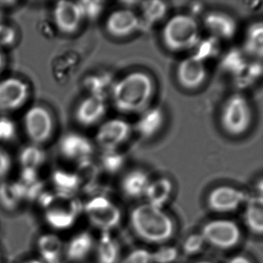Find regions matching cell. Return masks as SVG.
Instances as JSON below:
<instances>
[{
  "mask_svg": "<svg viewBox=\"0 0 263 263\" xmlns=\"http://www.w3.org/2000/svg\"><path fill=\"white\" fill-rule=\"evenodd\" d=\"M245 224L252 233L261 235L263 232V196L256 195L246 202Z\"/></svg>",
  "mask_w": 263,
  "mask_h": 263,
  "instance_id": "cell-20",
  "label": "cell"
},
{
  "mask_svg": "<svg viewBox=\"0 0 263 263\" xmlns=\"http://www.w3.org/2000/svg\"><path fill=\"white\" fill-rule=\"evenodd\" d=\"M227 263H252V261L245 255H238L231 258Z\"/></svg>",
  "mask_w": 263,
  "mask_h": 263,
  "instance_id": "cell-38",
  "label": "cell"
},
{
  "mask_svg": "<svg viewBox=\"0 0 263 263\" xmlns=\"http://www.w3.org/2000/svg\"><path fill=\"white\" fill-rule=\"evenodd\" d=\"M204 26L209 35L218 41L232 39L237 31L235 20L221 12L209 13L204 19Z\"/></svg>",
  "mask_w": 263,
  "mask_h": 263,
  "instance_id": "cell-15",
  "label": "cell"
},
{
  "mask_svg": "<svg viewBox=\"0 0 263 263\" xmlns=\"http://www.w3.org/2000/svg\"><path fill=\"white\" fill-rule=\"evenodd\" d=\"M29 87L22 80L10 78L0 82V111H12L27 101Z\"/></svg>",
  "mask_w": 263,
  "mask_h": 263,
  "instance_id": "cell-10",
  "label": "cell"
},
{
  "mask_svg": "<svg viewBox=\"0 0 263 263\" xmlns=\"http://www.w3.org/2000/svg\"><path fill=\"white\" fill-rule=\"evenodd\" d=\"M218 41L211 36L205 39L200 38L196 45L192 49L194 52L192 56L204 63L207 60L215 58L219 52Z\"/></svg>",
  "mask_w": 263,
  "mask_h": 263,
  "instance_id": "cell-26",
  "label": "cell"
},
{
  "mask_svg": "<svg viewBox=\"0 0 263 263\" xmlns=\"http://www.w3.org/2000/svg\"><path fill=\"white\" fill-rule=\"evenodd\" d=\"M250 104L245 97L232 95L224 103L221 114V123L229 135L239 136L247 132L252 123Z\"/></svg>",
  "mask_w": 263,
  "mask_h": 263,
  "instance_id": "cell-4",
  "label": "cell"
},
{
  "mask_svg": "<svg viewBox=\"0 0 263 263\" xmlns=\"http://www.w3.org/2000/svg\"><path fill=\"white\" fill-rule=\"evenodd\" d=\"M99 263H120L121 246L118 240L110 232H104L98 245Z\"/></svg>",
  "mask_w": 263,
  "mask_h": 263,
  "instance_id": "cell-21",
  "label": "cell"
},
{
  "mask_svg": "<svg viewBox=\"0 0 263 263\" xmlns=\"http://www.w3.org/2000/svg\"><path fill=\"white\" fill-rule=\"evenodd\" d=\"M11 168V158L7 152L0 148V178L7 176Z\"/></svg>",
  "mask_w": 263,
  "mask_h": 263,
  "instance_id": "cell-37",
  "label": "cell"
},
{
  "mask_svg": "<svg viewBox=\"0 0 263 263\" xmlns=\"http://www.w3.org/2000/svg\"><path fill=\"white\" fill-rule=\"evenodd\" d=\"M16 40V32L12 27L0 24V45L10 46Z\"/></svg>",
  "mask_w": 263,
  "mask_h": 263,
  "instance_id": "cell-36",
  "label": "cell"
},
{
  "mask_svg": "<svg viewBox=\"0 0 263 263\" xmlns=\"http://www.w3.org/2000/svg\"><path fill=\"white\" fill-rule=\"evenodd\" d=\"M16 135L14 123L7 118H0V141H9Z\"/></svg>",
  "mask_w": 263,
  "mask_h": 263,
  "instance_id": "cell-35",
  "label": "cell"
},
{
  "mask_svg": "<svg viewBox=\"0 0 263 263\" xmlns=\"http://www.w3.org/2000/svg\"><path fill=\"white\" fill-rule=\"evenodd\" d=\"M24 263H42V262H41V261H36V260H31V261H27Z\"/></svg>",
  "mask_w": 263,
  "mask_h": 263,
  "instance_id": "cell-40",
  "label": "cell"
},
{
  "mask_svg": "<svg viewBox=\"0 0 263 263\" xmlns=\"http://www.w3.org/2000/svg\"><path fill=\"white\" fill-rule=\"evenodd\" d=\"M244 53L238 49H232L223 57L221 67L224 71L235 77L239 75L247 66Z\"/></svg>",
  "mask_w": 263,
  "mask_h": 263,
  "instance_id": "cell-24",
  "label": "cell"
},
{
  "mask_svg": "<svg viewBox=\"0 0 263 263\" xmlns=\"http://www.w3.org/2000/svg\"><path fill=\"white\" fill-rule=\"evenodd\" d=\"M1 18H2V14H1V12H0V24H1Z\"/></svg>",
  "mask_w": 263,
  "mask_h": 263,
  "instance_id": "cell-42",
  "label": "cell"
},
{
  "mask_svg": "<svg viewBox=\"0 0 263 263\" xmlns=\"http://www.w3.org/2000/svg\"><path fill=\"white\" fill-rule=\"evenodd\" d=\"M154 92L151 77L143 72H134L115 83L110 96L120 111L140 114L148 107Z\"/></svg>",
  "mask_w": 263,
  "mask_h": 263,
  "instance_id": "cell-1",
  "label": "cell"
},
{
  "mask_svg": "<svg viewBox=\"0 0 263 263\" xmlns=\"http://www.w3.org/2000/svg\"><path fill=\"white\" fill-rule=\"evenodd\" d=\"M125 159L118 150L104 151L101 157L103 168L110 174H116L122 168Z\"/></svg>",
  "mask_w": 263,
  "mask_h": 263,
  "instance_id": "cell-29",
  "label": "cell"
},
{
  "mask_svg": "<svg viewBox=\"0 0 263 263\" xmlns=\"http://www.w3.org/2000/svg\"><path fill=\"white\" fill-rule=\"evenodd\" d=\"M120 263H153L152 252L145 249H136L126 255Z\"/></svg>",
  "mask_w": 263,
  "mask_h": 263,
  "instance_id": "cell-34",
  "label": "cell"
},
{
  "mask_svg": "<svg viewBox=\"0 0 263 263\" xmlns=\"http://www.w3.org/2000/svg\"><path fill=\"white\" fill-rule=\"evenodd\" d=\"M3 65H4V58H3L2 53L0 52V70H2Z\"/></svg>",
  "mask_w": 263,
  "mask_h": 263,
  "instance_id": "cell-39",
  "label": "cell"
},
{
  "mask_svg": "<svg viewBox=\"0 0 263 263\" xmlns=\"http://www.w3.org/2000/svg\"><path fill=\"white\" fill-rule=\"evenodd\" d=\"M130 224L141 239L152 244H163L175 232V224L162 209L151 204H140L130 212Z\"/></svg>",
  "mask_w": 263,
  "mask_h": 263,
  "instance_id": "cell-2",
  "label": "cell"
},
{
  "mask_svg": "<svg viewBox=\"0 0 263 263\" xmlns=\"http://www.w3.org/2000/svg\"><path fill=\"white\" fill-rule=\"evenodd\" d=\"M150 181L145 172L136 169L124 175L121 181V190L127 198L137 199L144 196Z\"/></svg>",
  "mask_w": 263,
  "mask_h": 263,
  "instance_id": "cell-18",
  "label": "cell"
},
{
  "mask_svg": "<svg viewBox=\"0 0 263 263\" xmlns=\"http://www.w3.org/2000/svg\"><path fill=\"white\" fill-rule=\"evenodd\" d=\"M141 27V18L127 8L112 12L106 21L107 31L115 37H127L136 33Z\"/></svg>",
  "mask_w": 263,
  "mask_h": 263,
  "instance_id": "cell-11",
  "label": "cell"
},
{
  "mask_svg": "<svg viewBox=\"0 0 263 263\" xmlns=\"http://www.w3.org/2000/svg\"><path fill=\"white\" fill-rule=\"evenodd\" d=\"M162 39L164 45L172 51L192 50L200 39L199 26L192 15H176L166 23Z\"/></svg>",
  "mask_w": 263,
  "mask_h": 263,
  "instance_id": "cell-3",
  "label": "cell"
},
{
  "mask_svg": "<svg viewBox=\"0 0 263 263\" xmlns=\"http://www.w3.org/2000/svg\"><path fill=\"white\" fill-rule=\"evenodd\" d=\"M78 4L84 19H97L104 8L103 3L98 1H82Z\"/></svg>",
  "mask_w": 263,
  "mask_h": 263,
  "instance_id": "cell-33",
  "label": "cell"
},
{
  "mask_svg": "<svg viewBox=\"0 0 263 263\" xmlns=\"http://www.w3.org/2000/svg\"><path fill=\"white\" fill-rule=\"evenodd\" d=\"M46 155L37 144L24 147L20 154V161L25 168L35 170L45 161Z\"/></svg>",
  "mask_w": 263,
  "mask_h": 263,
  "instance_id": "cell-25",
  "label": "cell"
},
{
  "mask_svg": "<svg viewBox=\"0 0 263 263\" xmlns=\"http://www.w3.org/2000/svg\"><path fill=\"white\" fill-rule=\"evenodd\" d=\"M132 126L121 118L104 122L98 129L96 141L104 151L118 150L130 138Z\"/></svg>",
  "mask_w": 263,
  "mask_h": 263,
  "instance_id": "cell-9",
  "label": "cell"
},
{
  "mask_svg": "<svg viewBox=\"0 0 263 263\" xmlns=\"http://www.w3.org/2000/svg\"><path fill=\"white\" fill-rule=\"evenodd\" d=\"M245 192L232 186L221 185L215 187L208 195L209 209L215 213H232L247 202Z\"/></svg>",
  "mask_w": 263,
  "mask_h": 263,
  "instance_id": "cell-8",
  "label": "cell"
},
{
  "mask_svg": "<svg viewBox=\"0 0 263 263\" xmlns=\"http://www.w3.org/2000/svg\"><path fill=\"white\" fill-rule=\"evenodd\" d=\"M196 263H213V262H212V261H198V262H196Z\"/></svg>",
  "mask_w": 263,
  "mask_h": 263,
  "instance_id": "cell-41",
  "label": "cell"
},
{
  "mask_svg": "<svg viewBox=\"0 0 263 263\" xmlns=\"http://www.w3.org/2000/svg\"><path fill=\"white\" fill-rule=\"evenodd\" d=\"M39 249L40 252L46 258L53 260L61 253L62 244L58 237L46 235L40 239Z\"/></svg>",
  "mask_w": 263,
  "mask_h": 263,
  "instance_id": "cell-30",
  "label": "cell"
},
{
  "mask_svg": "<svg viewBox=\"0 0 263 263\" xmlns=\"http://www.w3.org/2000/svg\"><path fill=\"white\" fill-rule=\"evenodd\" d=\"M26 133L34 144H43L51 136L53 123L50 112L42 106H33L24 116Z\"/></svg>",
  "mask_w": 263,
  "mask_h": 263,
  "instance_id": "cell-7",
  "label": "cell"
},
{
  "mask_svg": "<svg viewBox=\"0 0 263 263\" xmlns=\"http://www.w3.org/2000/svg\"><path fill=\"white\" fill-rule=\"evenodd\" d=\"M86 211L90 221L104 232H110L121 222V210L106 197L93 198L87 204Z\"/></svg>",
  "mask_w": 263,
  "mask_h": 263,
  "instance_id": "cell-6",
  "label": "cell"
},
{
  "mask_svg": "<svg viewBox=\"0 0 263 263\" xmlns=\"http://www.w3.org/2000/svg\"><path fill=\"white\" fill-rule=\"evenodd\" d=\"M177 78L183 87L195 90L201 87L207 78V69L204 62L190 56L183 60L177 69Z\"/></svg>",
  "mask_w": 263,
  "mask_h": 263,
  "instance_id": "cell-12",
  "label": "cell"
},
{
  "mask_svg": "<svg viewBox=\"0 0 263 263\" xmlns=\"http://www.w3.org/2000/svg\"><path fill=\"white\" fill-rule=\"evenodd\" d=\"M107 104L105 100L98 97L89 96L81 101L76 110L77 121L84 126L98 124L105 116Z\"/></svg>",
  "mask_w": 263,
  "mask_h": 263,
  "instance_id": "cell-16",
  "label": "cell"
},
{
  "mask_svg": "<svg viewBox=\"0 0 263 263\" xmlns=\"http://www.w3.org/2000/svg\"><path fill=\"white\" fill-rule=\"evenodd\" d=\"M245 49L246 53L256 58H261L263 50V26L256 23L249 27L245 37Z\"/></svg>",
  "mask_w": 263,
  "mask_h": 263,
  "instance_id": "cell-22",
  "label": "cell"
},
{
  "mask_svg": "<svg viewBox=\"0 0 263 263\" xmlns=\"http://www.w3.org/2000/svg\"><path fill=\"white\" fill-rule=\"evenodd\" d=\"M206 242L201 233L189 235L182 243L183 253L187 256L198 255L204 249Z\"/></svg>",
  "mask_w": 263,
  "mask_h": 263,
  "instance_id": "cell-31",
  "label": "cell"
},
{
  "mask_svg": "<svg viewBox=\"0 0 263 263\" xmlns=\"http://www.w3.org/2000/svg\"><path fill=\"white\" fill-rule=\"evenodd\" d=\"M60 150L65 158L80 162L88 160L93 152L92 143L86 137L77 133L64 135Z\"/></svg>",
  "mask_w": 263,
  "mask_h": 263,
  "instance_id": "cell-14",
  "label": "cell"
},
{
  "mask_svg": "<svg viewBox=\"0 0 263 263\" xmlns=\"http://www.w3.org/2000/svg\"><path fill=\"white\" fill-rule=\"evenodd\" d=\"M115 82L109 75L91 76L86 80L85 87L90 96L98 97L105 100L107 95H111Z\"/></svg>",
  "mask_w": 263,
  "mask_h": 263,
  "instance_id": "cell-23",
  "label": "cell"
},
{
  "mask_svg": "<svg viewBox=\"0 0 263 263\" xmlns=\"http://www.w3.org/2000/svg\"><path fill=\"white\" fill-rule=\"evenodd\" d=\"M84 19L78 3L61 1L55 6L53 20L60 31L73 33L79 28Z\"/></svg>",
  "mask_w": 263,
  "mask_h": 263,
  "instance_id": "cell-13",
  "label": "cell"
},
{
  "mask_svg": "<svg viewBox=\"0 0 263 263\" xmlns=\"http://www.w3.org/2000/svg\"><path fill=\"white\" fill-rule=\"evenodd\" d=\"M162 124V111L157 107H147L140 113L134 128L141 138H149L158 133Z\"/></svg>",
  "mask_w": 263,
  "mask_h": 263,
  "instance_id": "cell-17",
  "label": "cell"
},
{
  "mask_svg": "<svg viewBox=\"0 0 263 263\" xmlns=\"http://www.w3.org/2000/svg\"><path fill=\"white\" fill-rule=\"evenodd\" d=\"M173 184L167 178H159L152 180L149 183L145 195L147 204L162 209L171 198Z\"/></svg>",
  "mask_w": 263,
  "mask_h": 263,
  "instance_id": "cell-19",
  "label": "cell"
},
{
  "mask_svg": "<svg viewBox=\"0 0 263 263\" xmlns=\"http://www.w3.org/2000/svg\"><path fill=\"white\" fill-rule=\"evenodd\" d=\"M141 10L144 22L153 24L164 17L167 13V6L161 1H147L141 3Z\"/></svg>",
  "mask_w": 263,
  "mask_h": 263,
  "instance_id": "cell-27",
  "label": "cell"
},
{
  "mask_svg": "<svg viewBox=\"0 0 263 263\" xmlns=\"http://www.w3.org/2000/svg\"><path fill=\"white\" fill-rule=\"evenodd\" d=\"M179 252L175 246H164L152 252L153 263H174L178 260Z\"/></svg>",
  "mask_w": 263,
  "mask_h": 263,
  "instance_id": "cell-32",
  "label": "cell"
},
{
  "mask_svg": "<svg viewBox=\"0 0 263 263\" xmlns=\"http://www.w3.org/2000/svg\"><path fill=\"white\" fill-rule=\"evenodd\" d=\"M206 244L220 250L233 249L239 243L241 232L232 220L215 219L204 224L201 232Z\"/></svg>",
  "mask_w": 263,
  "mask_h": 263,
  "instance_id": "cell-5",
  "label": "cell"
},
{
  "mask_svg": "<svg viewBox=\"0 0 263 263\" xmlns=\"http://www.w3.org/2000/svg\"><path fill=\"white\" fill-rule=\"evenodd\" d=\"M93 246V240L90 234L83 233L76 237L70 245V252L75 258H83L87 256Z\"/></svg>",
  "mask_w": 263,
  "mask_h": 263,
  "instance_id": "cell-28",
  "label": "cell"
}]
</instances>
